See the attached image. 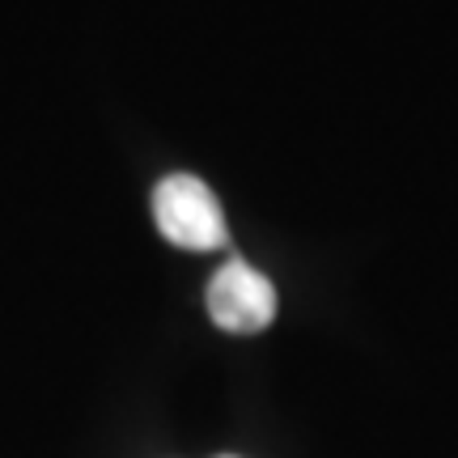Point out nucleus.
Wrapping results in <instances>:
<instances>
[{
  "instance_id": "obj_1",
  "label": "nucleus",
  "mask_w": 458,
  "mask_h": 458,
  "mask_svg": "<svg viewBox=\"0 0 458 458\" xmlns=\"http://www.w3.org/2000/svg\"><path fill=\"white\" fill-rule=\"evenodd\" d=\"M153 216H157V229L182 250H216L229 238L221 204L208 191V182L196 174H170L157 182Z\"/></svg>"
},
{
  "instance_id": "obj_2",
  "label": "nucleus",
  "mask_w": 458,
  "mask_h": 458,
  "mask_svg": "<svg viewBox=\"0 0 458 458\" xmlns=\"http://www.w3.org/2000/svg\"><path fill=\"white\" fill-rule=\"evenodd\" d=\"M208 314L216 327L238 331V335L263 331L276 318V289L250 263L233 259L208 280Z\"/></svg>"
}]
</instances>
